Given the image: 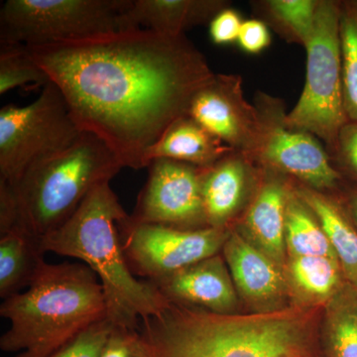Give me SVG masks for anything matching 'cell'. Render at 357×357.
I'll use <instances>...</instances> for the list:
<instances>
[{
	"label": "cell",
	"instance_id": "1",
	"mask_svg": "<svg viewBox=\"0 0 357 357\" xmlns=\"http://www.w3.org/2000/svg\"><path fill=\"white\" fill-rule=\"evenodd\" d=\"M27 47V46H26ZM79 129L95 134L123 168H145L148 148L215 73L185 37L145 28L27 47Z\"/></svg>",
	"mask_w": 357,
	"mask_h": 357
},
{
	"label": "cell",
	"instance_id": "2",
	"mask_svg": "<svg viewBox=\"0 0 357 357\" xmlns=\"http://www.w3.org/2000/svg\"><path fill=\"white\" fill-rule=\"evenodd\" d=\"M317 321L318 307L234 314L169 302L139 333L147 357H323Z\"/></svg>",
	"mask_w": 357,
	"mask_h": 357
},
{
	"label": "cell",
	"instance_id": "3",
	"mask_svg": "<svg viewBox=\"0 0 357 357\" xmlns=\"http://www.w3.org/2000/svg\"><path fill=\"white\" fill-rule=\"evenodd\" d=\"M128 215L110 182H105L41 243L45 253L84 261L100 278L107 318L114 326L139 330L141 321L159 314L169 301L151 282L136 278L128 266L119 234V222Z\"/></svg>",
	"mask_w": 357,
	"mask_h": 357
},
{
	"label": "cell",
	"instance_id": "4",
	"mask_svg": "<svg viewBox=\"0 0 357 357\" xmlns=\"http://www.w3.org/2000/svg\"><path fill=\"white\" fill-rule=\"evenodd\" d=\"M0 316L10 321L0 338L1 351L46 357L107 318V301L86 264L45 262L27 291L4 300Z\"/></svg>",
	"mask_w": 357,
	"mask_h": 357
},
{
	"label": "cell",
	"instance_id": "5",
	"mask_svg": "<svg viewBox=\"0 0 357 357\" xmlns=\"http://www.w3.org/2000/svg\"><path fill=\"white\" fill-rule=\"evenodd\" d=\"M123 168L95 134L83 131L67 149L30 167L13 185L20 227L42 241L79 208L98 185Z\"/></svg>",
	"mask_w": 357,
	"mask_h": 357
},
{
	"label": "cell",
	"instance_id": "6",
	"mask_svg": "<svg viewBox=\"0 0 357 357\" xmlns=\"http://www.w3.org/2000/svg\"><path fill=\"white\" fill-rule=\"evenodd\" d=\"M306 82L288 121L314 134L326 150L349 121L344 109L340 40V1L319 0L307 40Z\"/></svg>",
	"mask_w": 357,
	"mask_h": 357
},
{
	"label": "cell",
	"instance_id": "7",
	"mask_svg": "<svg viewBox=\"0 0 357 357\" xmlns=\"http://www.w3.org/2000/svg\"><path fill=\"white\" fill-rule=\"evenodd\" d=\"M79 129L62 91L49 82L25 107L0 109V180L17 184L26 171L74 144Z\"/></svg>",
	"mask_w": 357,
	"mask_h": 357
},
{
	"label": "cell",
	"instance_id": "8",
	"mask_svg": "<svg viewBox=\"0 0 357 357\" xmlns=\"http://www.w3.org/2000/svg\"><path fill=\"white\" fill-rule=\"evenodd\" d=\"M132 0H7L0 10V43L40 46L121 31Z\"/></svg>",
	"mask_w": 357,
	"mask_h": 357
},
{
	"label": "cell",
	"instance_id": "9",
	"mask_svg": "<svg viewBox=\"0 0 357 357\" xmlns=\"http://www.w3.org/2000/svg\"><path fill=\"white\" fill-rule=\"evenodd\" d=\"M255 107L259 116L260 135L251 157L260 166L316 191L332 192L338 189L342 177L333 166L325 144L314 134L288 121L283 100L258 91Z\"/></svg>",
	"mask_w": 357,
	"mask_h": 357
},
{
	"label": "cell",
	"instance_id": "10",
	"mask_svg": "<svg viewBox=\"0 0 357 357\" xmlns=\"http://www.w3.org/2000/svg\"><path fill=\"white\" fill-rule=\"evenodd\" d=\"M231 229L185 230L157 225H133L129 215L119 222L124 256L131 272L156 282L218 255Z\"/></svg>",
	"mask_w": 357,
	"mask_h": 357
},
{
	"label": "cell",
	"instance_id": "11",
	"mask_svg": "<svg viewBox=\"0 0 357 357\" xmlns=\"http://www.w3.org/2000/svg\"><path fill=\"white\" fill-rule=\"evenodd\" d=\"M147 168L146 184L129 215L131 223L185 230L210 227L202 191L206 169L169 159L153 160Z\"/></svg>",
	"mask_w": 357,
	"mask_h": 357
},
{
	"label": "cell",
	"instance_id": "12",
	"mask_svg": "<svg viewBox=\"0 0 357 357\" xmlns=\"http://www.w3.org/2000/svg\"><path fill=\"white\" fill-rule=\"evenodd\" d=\"M187 114L231 149L250 156L255 153L259 116L244 96L239 75H213L192 98Z\"/></svg>",
	"mask_w": 357,
	"mask_h": 357
},
{
	"label": "cell",
	"instance_id": "13",
	"mask_svg": "<svg viewBox=\"0 0 357 357\" xmlns=\"http://www.w3.org/2000/svg\"><path fill=\"white\" fill-rule=\"evenodd\" d=\"M264 173L250 155L236 150L206 169L202 191L208 227L232 229L252 204Z\"/></svg>",
	"mask_w": 357,
	"mask_h": 357
},
{
	"label": "cell",
	"instance_id": "14",
	"mask_svg": "<svg viewBox=\"0 0 357 357\" xmlns=\"http://www.w3.org/2000/svg\"><path fill=\"white\" fill-rule=\"evenodd\" d=\"M234 286L255 312L283 309L290 293L285 270L232 227L222 248Z\"/></svg>",
	"mask_w": 357,
	"mask_h": 357
},
{
	"label": "cell",
	"instance_id": "15",
	"mask_svg": "<svg viewBox=\"0 0 357 357\" xmlns=\"http://www.w3.org/2000/svg\"><path fill=\"white\" fill-rule=\"evenodd\" d=\"M293 184L294 180L288 176L265 169L259 191L245 215L234 227L249 243L284 270L288 260L285 244L286 208Z\"/></svg>",
	"mask_w": 357,
	"mask_h": 357
},
{
	"label": "cell",
	"instance_id": "16",
	"mask_svg": "<svg viewBox=\"0 0 357 357\" xmlns=\"http://www.w3.org/2000/svg\"><path fill=\"white\" fill-rule=\"evenodd\" d=\"M152 284L176 304L198 306L218 314H234L237 307L236 286L229 267L218 255Z\"/></svg>",
	"mask_w": 357,
	"mask_h": 357
},
{
	"label": "cell",
	"instance_id": "17",
	"mask_svg": "<svg viewBox=\"0 0 357 357\" xmlns=\"http://www.w3.org/2000/svg\"><path fill=\"white\" fill-rule=\"evenodd\" d=\"M229 6L225 0H132L122 14L121 31L144 27L159 34L180 36L211 22Z\"/></svg>",
	"mask_w": 357,
	"mask_h": 357
},
{
	"label": "cell",
	"instance_id": "18",
	"mask_svg": "<svg viewBox=\"0 0 357 357\" xmlns=\"http://www.w3.org/2000/svg\"><path fill=\"white\" fill-rule=\"evenodd\" d=\"M231 151L234 149L185 114L176 119L160 139L148 148L144 165L147 168L153 160L169 159L206 169Z\"/></svg>",
	"mask_w": 357,
	"mask_h": 357
},
{
	"label": "cell",
	"instance_id": "19",
	"mask_svg": "<svg viewBox=\"0 0 357 357\" xmlns=\"http://www.w3.org/2000/svg\"><path fill=\"white\" fill-rule=\"evenodd\" d=\"M294 189L325 230L345 281L357 289V230L347 206L332 192L316 191L295 181Z\"/></svg>",
	"mask_w": 357,
	"mask_h": 357
},
{
	"label": "cell",
	"instance_id": "20",
	"mask_svg": "<svg viewBox=\"0 0 357 357\" xmlns=\"http://www.w3.org/2000/svg\"><path fill=\"white\" fill-rule=\"evenodd\" d=\"M285 274L299 306H326L347 283L338 260L323 256L289 257Z\"/></svg>",
	"mask_w": 357,
	"mask_h": 357
},
{
	"label": "cell",
	"instance_id": "21",
	"mask_svg": "<svg viewBox=\"0 0 357 357\" xmlns=\"http://www.w3.org/2000/svg\"><path fill=\"white\" fill-rule=\"evenodd\" d=\"M41 241L18 227L0 236V297L6 300L29 287L43 266Z\"/></svg>",
	"mask_w": 357,
	"mask_h": 357
},
{
	"label": "cell",
	"instance_id": "22",
	"mask_svg": "<svg viewBox=\"0 0 357 357\" xmlns=\"http://www.w3.org/2000/svg\"><path fill=\"white\" fill-rule=\"evenodd\" d=\"M285 244L288 258L323 256L337 259L325 230L294 184L286 208Z\"/></svg>",
	"mask_w": 357,
	"mask_h": 357
},
{
	"label": "cell",
	"instance_id": "23",
	"mask_svg": "<svg viewBox=\"0 0 357 357\" xmlns=\"http://www.w3.org/2000/svg\"><path fill=\"white\" fill-rule=\"evenodd\" d=\"M326 357H357V289L345 283L326 305Z\"/></svg>",
	"mask_w": 357,
	"mask_h": 357
},
{
	"label": "cell",
	"instance_id": "24",
	"mask_svg": "<svg viewBox=\"0 0 357 357\" xmlns=\"http://www.w3.org/2000/svg\"><path fill=\"white\" fill-rule=\"evenodd\" d=\"M256 13L289 43L306 46L311 36L319 0H263L252 2Z\"/></svg>",
	"mask_w": 357,
	"mask_h": 357
},
{
	"label": "cell",
	"instance_id": "25",
	"mask_svg": "<svg viewBox=\"0 0 357 357\" xmlns=\"http://www.w3.org/2000/svg\"><path fill=\"white\" fill-rule=\"evenodd\" d=\"M340 40L345 114L357 122V0L340 1Z\"/></svg>",
	"mask_w": 357,
	"mask_h": 357
},
{
	"label": "cell",
	"instance_id": "26",
	"mask_svg": "<svg viewBox=\"0 0 357 357\" xmlns=\"http://www.w3.org/2000/svg\"><path fill=\"white\" fill-rule=\"evenodd\" d=\"M50 79L23 44L0 43V95L16 88L43 89Z\"/></svg>",
	"mask_w": 357,
	"mask_h": 357
},
{
	"label": "cell",
	"instance_id": "27",
	"mask_svg": "<svg viewBox=\"0 0 357 357\" xmlns=\"http://www.w3.org/2000/svg\"><path fill=\"white\" fill-rule=\"evenodd\" d=\"M114 328L107 318L98 321L46 357H100Z\"/></svg>",
	"mask_w": 357,
	"mask_h": 357
},
{
	"label": "cell",
	"instance_id": "28",
	"mask_svg": "<svg viewBox=\"0 0 357 357\" xmlns=\"http://www.w3.org/2000/svg\"><path fill=\"white\" fill-rule=\"evenodd\" d=\"M328 152L340 176L344 174L357 182V122L347 121L342 126L335 144Z\"/></svg>",
	"mask_w": 357,
	"mask_h": 357
},
{
	"label": "cell",
	"instance_id": "29",
	"mask_svg": "<svg viewBox=\"0 0 357 357\" xmlns=\"http://www.w3.org/2000/svg\"><path fill=\"white\" fill-rule=\"evenodd\" d=\"M100 357H147L139 330L114 326Z\"/></svg>",
	"mask_w": 357,
	"mask_h": 357
},
{
	"label": "cell",
	"instance_id": "30",
	"mask_svg": "<svg viewBox=\"0 0 357 357\" xmlns=\"http://www.w3.org/2000/svg\"><path fill=\"white\" fill-rule=\"evenodd\" d=\"M243 20L236 10L227 7L218 13L210 22L211 41L217 45L237 42Z\"/></svg>",
	"mask_w": 357,
	"mask_h": 357
},
{
	"label": "cell",
	"instance_id": "31",
	"mask_svg": "<svg viewBox=\"0 0 357 357\" xmlns=\"http://www.w3.org/2000/svg\"><path fill=\"white\" fill-rule=\"evenodd\" d=\"M237 43L246 53H261L271 43L269 27L261 20L243 21Z\"/></svg>",
	"mask_w": 357,
	"mask_h": 357
},
{
	"label": "cell",
	"instance_id": "32",
	"mask_svg": "<svg viewBox=\"0 0 357 357\" xmlns=\"http://www.w3.org/2000/svg\"><path fill=\"white\" fill-rule=\"evenodd\" d=\"M20 213L13 185L0 180V236L18 229Z\"/></svg>",
	"mask_w": 357,
	"mask_h": 357
},
{
	"label": "cell",
	"instance_id": "33",
	"mask_svg": "<svg viewBox=\"0 0 357 357\" xmlns=\"http://www.w3.org/2000/svg\"><path fill=\"white\" fill-rule=\"evenodd\" d=\"M344 204L357 227V189L352 190V191L349 192Z\"/></svg>",
	"mask_w": 357,
	"mask_h": 357
}]
</instances>
